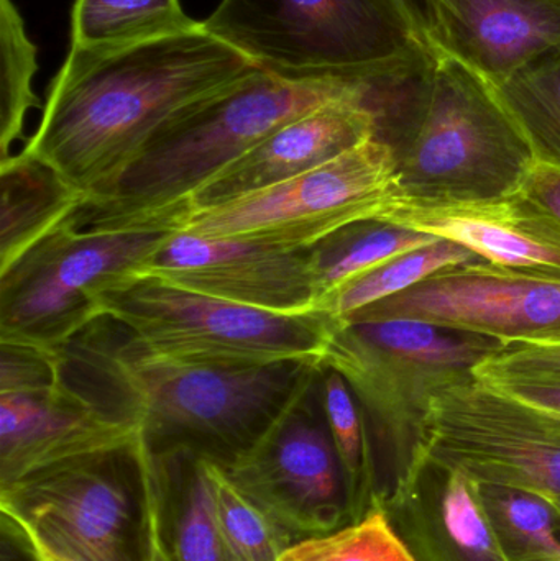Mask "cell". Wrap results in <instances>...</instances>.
I'll return each mask as SVG.
<instances>
[{
    "mask_svg": "<svg viewBox=\"0 0 560 561\" xmlns=\"http://www.w3.org/2000/svg\"><path fill=\"white\" fill-rule=\"evenodd\" d=\"M59 375L85 401L132 425L151 455L191 451L222 468L252 450L321 366L213 368L168 358L112 317L56 350Z\"/></svg>",
    "mask_w": 560,
    "mask_h": 561,
    "instance_id": "cell-1",
    "label": "cell"
},
{
    "mask_svg": "<svg viewBox=\"0 0 560 561\" xmlns=\"http://www.w3.org/2000/svg\"><path fill=\"white\" fill-rule=\"evenodd\" d=\"M255 68L204 26L124 48L71 46L22 151L94 196L186 108Z\"/></svg>",
    "mask_w": 560,
    "mask_h": 561,
    "instance_id": "cell-2",
    "label": "cell"
},
{
    "mask_svg": "<svg viewBox=\"0 0 560 561\" xmlns=\"http://www.w3.org/2000/svg\"><path fill=\"white\" fill-rule=\"evenodd\" d=\"M365 102L408 203H485L522 191L535 154L495 88L443 53L370 76Z\"/></svg>",
    "mask_w": 560,
    "mask_h": 561,
    "instance_id": "cell-3",
    "label": "cell"
},
{
    "mask_svg": "<svg viewBox=\"0 0 560 561\" xmlns=\"http://www.w3.org/2000/svg\"><path fill=\"white\" fill-rule=\"evenodd\" d=\"M367 78L295 79L255 68L186 108L72 219L81 229L178 232L193 197L224 168L299 115L364 98Z\"/></svg>",
    "mask_w": 560,
    "mask_h": 561,
    "instance_id": "cell-4",
    "label": "cell"
},
{
    "mask_svg": "<svg viewBox=\"0 0 560 561\" xmlns=\"http://www.w3.org/2000/svg\"><path fill=\"white\" fill-rule=\"evenodd\" d=\"M503 348L489 336L416 320H334L321 366L338 371L361 405L384 501L423 471L424 419L434 392L469 378L479 363Z\"/></svg>",
    "mask_w": 560,
    "mask_h": 561,
    "instance_id": "cell-5",
    "label": "cell"
},
{
    "mask_svg": "<svg viewBox=\"0 0 560 561\" xmlns=\"http://www.w3.org/2000/svg\"><path fill=\"white\" fill-rule=\"evenodd\" d=\"M204 30L285 78H357L430 56L393 0H222Z\"/></svg>",
    "mask_w": 560,
    "mask_h": 561,
    "instance_id": "cell-6",
    "label": "cell"
},
{
    "mask_svg": "<svg viewBox=\"0 0 560 561\" xmlns=\"http://www.w3.org/2000/svg\"><path fill=\"white\" fill-rule=\"evenodd\" d=\"M112 317L160 355L213 368H259L286 362L321 366L334 319L275 313L135 275L99 296Z\"/></svg>",
    "mask_w": 560,
    "mask_h": 561,
    "instance_id": "cell-7",
    "label": "cell"
},
{
    "mask_svg": "<svg viewBox=\"0 0 560 561\" xmlns=\"http://www.w3.org/2000/svg\"><path fill=\"white\" fill-rule=\"evenodd\" d=\"M3 523L68 561H150L151 480L141 440L0 488Z\"/></svg>",
    "mask_w": 560,
    "mask_h": 561,
    "instance_id": "cell-8",
    "label": "cell"
},
{
    "mask_svg": "<svg viewBox=\"0 0 560 561\" xmlns=\"http://www.w3.org/2000/svg\"><path fill=\"white\" fill-rule=\"evenodd\" d=\"M174 233L81 229L66 220L0 270V343L55 353L101 317L99 296L147 273Z\"/></svg>",
    "mask_w": 560,
    "mask_h": 561,
    "instance_id": "cell-9",
    "label": "cell"
},
{
    "mask_svg": "<svg viewBox=\"0 0 560 561\" xmlns=\"http://www.w3.org/2000/svg\"><path fill=\"white\" fill-rule=\"evenodd\" d=\"M424 467L480 488L529 494L560 513V415L473 373L434 392L424 419Z\"/></svg>",
    "mask_w": 560,
    "mask_h": 561,
    "instance_id": "cell-10",
    "label": "cell"
},
{
    "mask_svg": "<svg viewBox=\"0 0 560 561\" xmlns=\"http://www.w3.org/2000/svg\"><path fill=\"white\" fill-rule=\"evenodd\" d=\"M400 197L393 148L374 137L301 176L193 210L178 232L308 250L351 224L381 219Z\"/></svg>",
    "mask_w": 560,
    "mask_h": 561,
    "instance_id": "cell-11",
    "label": "cell"
},
{
    "mask_svg": "<svg viewBox=\"0 0 560 561\" xmlns=\"http://www.w3.org/2000/svg\"><path fill=\"white\" fill-rule=\"evenodd\" d=\"M224 470L296 540L351 524L344 477L322 405L321 369L262 440Z\"/></svg>",
    "mask_w": 560,
    "mask_h": 561,
    "instance_id": "cell-12",
    "label": "cell"
},
{
    "mask_svg": "<svg viewBox=\"0 0 560 561\" xmlns=\"http://www.w3.org/2000/svg\"><path fill=\"white\" fill-rule=\"evenodd\" d=\"M404 319L502 345H560V280L487 260L449 266L338 322Z\"/></svg>",
    "mask_w": 560,
    "mask_h": 561,
    "instance_id": "cell-13",
    "label": "cell"
},
{
    "mask_svg": "<svg viewBox=\"0 0 560 561\" xmlns=\"http://www.w3.org/2000/svg\"><path fill=\"white\" fill-rule=\"evenodd\" d=\"M138 440L137 428L85 401L58 368L38 385L0 391V488Z\"/></svg>",
    "mask_w": 560,
    "mask_h": 561,
    "instance_id": "cell-14",
    "label": "cell"
},
{
    "mask_svg": "<svg viewBox=\"0 0 560 561\" xmlns=\"http://www.w3.org/2000/svg\"><path fill=\"white\" fill-rule=\"evenodd\" d=\"M147 275L265 312L296 316L316 310L308 250L176 232Z\"/></svg>",
    "mask_w": 560,
    "mask_h": 561,
    "instance_id": "cell-15",
    "label": "cell"
},
{
    "mask_svg": "<svg viewBox=\"0 0 560 561\" xmlns=\"http://www.w3.org/2000/svg\"><path fill=\"white\" fill-rule=\"evenodd\" d=\"M433 53L493 88L560 61V0H434Z\"/></svg>",
    "mask_w": 560,
    "mask_h": 561,
    "instance_id": "cell-16",
    "label": "cell"
},
{
    "mask_svg": "<svg viewBox=\"0 0 560 561\" xmlns=\"http://www.w3.org/2000/svg\"><path fill=\"white\" fill-rule=\"evenodd\" d=\"M380 220L459 243L495 265L560 280V219L522 193L447 206L400 197Z\"/></svg>",
    "mask_w": 560,
    "mask_h": 561,
    "instance_id": "cell-17",
    "label": "cell"
},
{
    "mask_svg": "<svg viewBox=\"0 0 560 561\" xmlns=\"http://www.w3.org/2000/svg\"><path fill=\"white\" fill-rule=\"evenodd\" d=\"M365 95L322 105L273 130L214 176L191 201L190 214L301 176L377 137V115Z\"/></svg>",
    "mask_w": 560,
    "mask_h": 561,
    "instance_id": "cell-18",
    "label": "cell"
},
{
    "mask_svg": "<svg viewBox=\"0 0 560 561\" xmlns=\"http://www.w3.org/2000/svg\"><path fill=\"white\" fill-rule=\"evenodd\" d=\"M381 507L416 561H515L490 524L480 488L456 471L426 465Z\"/></svg>",
    "mask_w": 560,
    "mask_h": 561,
    "instance_id": "cell-19",
    "label": "cell"
},
{
    "mask_svg": "<svg viewBox=\"0 0 560 561\" xmlns=\"http://www.w3.org/2000/svg\"><path fill=\"white\" fill-rule=\"evenodd\" d=\"M148 460L158 537L168 559L227 561L207 473L209 460L191 451H148Z\"/></svg>",
    "mask_w": 560,
    "mask_h": 561,
    "instance_id": "cell-20",
    "label": "cell"
},
{
    "mask_svg": "<svg viewBox=\"0 0 560 561\" xmlns=\"http://www.w3.org/2000/svg\"><path fill=\"white\" fill-rule=\"evenodd\" d=\"M0 270L72 219L85 196L38 158L16 151L0 161Z\"/></svg>",
    "mask_w": 560,
    "mask_h": 561,
    "instance_id": "cell-21",
    "label": "cell"
},
{
    "mask_svg": "<svg viewBox=\"0 0 560 561\" xmlns=\"http://www.w3.org/2000/svg\"><path fill=\"white\" fill-rule=\"evenodd\" d=\"M436 240L439 239L430 233L380 219L361 220L338 230L308 249L316 284V310L352 279Z\"/></svg>",
    "mask_w": 560,
    "mask_h": 561,
    "instance_id": "cell-22",
    "label": "cell"
},
{
    "mask_svg": "<svg viewBox=\"0 0 560 561\" xmlns=\"http://www.w3.org/2000/svg\"><path fill=\"white\" fill-rule=\"evenodd\" d=\"M321 396L332 444L341 463L351 524L384 510L380 470L357 399L338 371L321 366Z\"/></svg>",
    "mask_w": 560,
    "mask_h": 561,
    "instance_id": "cell-23",
    "label": "cell"
},
{
    "mask_svg": "<svg viewBox=\"0 0 560 561\" xmlns=\"http://www.w3.org/2000/svg\"><path fill=\"white\" fill-rule=\"evenodd\" d=\"M199 28L181 0H76L71 46L124 48Z\"/></svg>",
    "mask_w": 560,
    "mask_h": 561,
    "instance_id": "cell-24",
    "label": "cell"
},
{
    "mask_svg": "<svg viewBox=\"0 0 560 561\" xmlns=\"http://www.w3.org/2000/svg\"><path fill=\"white\" fill-rule=\"evenodd\" d=\"M482 260L466 247L439 239L427 247L401 253L377 268L364 273L339 289L319 312L334 320L347 319L352 313L410 289L427 276L462 263Z\"/></svg>",
    "mask_w": 560,
    "mask_h": 561,
    "instance_id": "cell-25",
    "label": "cell"
},
{
    "mask_svg": "<svg viewBox=\"0 0 560 561\" xmlns=\"http://www.w3.org/2000/svg\"><path fill=\"white\" fill-rule=\"evenodd\" d=\"M207 473L227 561H279L298 542L250 501L220 465L207 461Z\"/></svg>",
    "mask_w": 560,
    "mask_h": 561,
    "instance_id": "cell-26",
    "label": "cell"
},
{
    "mask_svg": "<svg viewBox=\"0 0 560 561\" xmlns=\"http://www.w3.org/2000/svg\"><path fill=\"white\" fill-rule=\"evenodd\" d=\"M36 55L15 3L0 0V161L12 157L13 145L23 138L26 115L39 105L32 89Z\"/></svg>",
    "mask_w": 560,
    "mask_h": 561,
    "instance_id": "cell-27",
    "label": "cell"
},
{
    "mask_svg": "<svg viewBox=\"0 0 560 561\" xmlns=\"http://www.w3.org/2000/svg\"><path fill=\"white\" fill-rule=\"evenodd\" d=\"M480 500L513 560L560 561L558 519L545 501L500 488H480Z\"/></svg>",
    "mask_w": 560,
    "mask_h": 561,
    "instance_id": "cell-28",
    "label": "cell"
},
{
    "mask_svg": "<svg viewBox=\"0 0 560 561\" xmlns=\"http://www.w3.org/2000/svg\"><path fill=\"white\" fill-rule=\"evenodd\" d=\"M536 161L560 170V61L495 88Z\"/></svg>",
    "mask_w": 560,
    "mask_h": 561,
    "instance_id": "cell-29",
    "label": "cell"
},
{
    "mask_svg": "<svg viewBox=\"0 0 560 561\" xmlns=\"http://www.w3.org/2000/svg\"><path fill=\"white\" fill-rule=\"evenodd\" d=\"M279 561H416L384 510L324 536L293 543Z\"/></svg>",
    "mask_w": 560,
    "mask_h": 561,
    "instance_id": "cell-30",
    "label": "cell"
},
{
    "mask_svg": "<svg viewBox=\"0 0 560 561\" xmlns=\"http://www.w3.org/2000/svg\"><path fill=\"white\" fill-rule=\"evenodd\" d=\"M485 381L560 382V345H510L473 369Z\"/></svg>",
    "mask_w": 560,
    "mask_h": 561,
    "instance_id": "cell-31",
    "label": "cell"
},
{
    "mask_svg": "<svg viewBox=\"0 0 560 561\" xmlns=\"http://www.w3.org/2000/svg\"><path fill=\"white\" fill-rule=\"evenodd\" d=\"M519 193L560 219V170L535 161Z\"/></svg>",
    "mask_w": 560,
    "mask_h": 561,
    "instance_id": "cell-32",
    "label": "cell"
},
{
    "mask_svg": "<svg viewBox=\"0 0 560 561\" xmlns=\"http://www.w3.org/2000/svg\"><path fill=\"white\" fill-rule=\"evenodd\" d=\"M487 382L515 396V398L522 399V401L538 405L541 409H548V411L560 415V382L522 381V379Z\"/></svg>",
    "mask_w": 560,
    "mask_h": 561,
    "instance_id": "cell-33",
    "label": "cell"
},
{
    "mask_svg": "<svg viewBox=\"0 0 560 561\" xmlns=\"http://www.w3.org/2000/svg\"><path fill=\"white\" fill-rule=\"evenodd\" d=\"M401 15L410 23L418 42L433 53L434 35H436V9L434 0H393Z\"/></svg>",
    "mask_w": 560,
    "mask_h": 561,
    "instance_id": "cell-34",
    "label": "cell"
},
{
    "mask_svg": "<svg viewBox=\"0 0 560 561\" xmlns=\"http://www.w3.org/2000/svg\"><path fill=\"white\" fill-rule=\"evenodd\" d=\"M5 526H9V524H5ZM9 527L10 529L13 530V533L16 534V537H19V539L22 540L23 546H25L26 549H28V553L30 556H32L33 561H68L59 559V557L53 556V553L48 552V550H46L45 547L39 546V543L36 542V540L23 536V534H20L19 530L13 529L12 526Z\"/></svg>",
    "mask_w": 560,
    "mask_h": 561,
    "instance_id": "cell-35",
    "label": "cell"
},
{
    "mask_svg": "<svg viewBox=\"0 0 560 561\" xmlns=\"http://www.w3.org/2000/svg\"><path fill=\"white\" fill-rule=\"evenodd\" d=\"M150 561H170L163 546H161L160 537H158L157 519H155L153 493H151V557Z\"/></svg>",
    "mask_w": 560,
    "mask_h": 561,
    "instance_id": "cell-36",
    "label": "cell"
},
{
    "mask_svg": "<svg viewBox=\"0 0 560 561\" xmlns=\"http://www.w3.org/2000/svg\"><path fill=\"white\" fill-rule=\"evenodd\" d=\"M556 519H558V526H559V529H560V513L556 514Z\"/></svg>",
    "mask_w": 560,
    "mask_h": 561,
    "instance_id": "cell-37",
    "label": "cell"
}]
</instances>
